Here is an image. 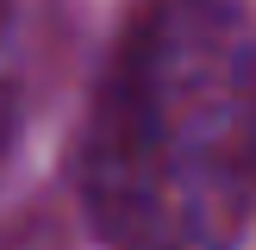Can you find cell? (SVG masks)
Wrapping results in <instances>:
<instances>
[{
  "label": "cell",
  "mask_w": 256,
  "mask_h": 250,
  "mask_svg": "<svg viewBox=\"0 0 256 250\" xmlns=\"http://www.w3.org/2000/svg\"><path fill=\"white\" fill-rule=\"evenodd\" d=\"M75 188L106 250H238L256 212V25L238 0H138Z\"/></svg>",
  "instance_id": "obj_1"
},
{
  "label": "cell",
  "mask_w": 256,
  "mask_h": 250,
  "mask_svg": "<svg viewBox=\"0 0 256 250\" xmlns=\"http://www.w3.org/2000/svg\"><path fill=\"white\" fill-rule=\"evenodd\" d=\"M19 100H25V75H19V44H12V25L0 12V162L12 150V132H19Z\"/></svg>",
  "instance_id": "obj_2"
}]
</instances>
